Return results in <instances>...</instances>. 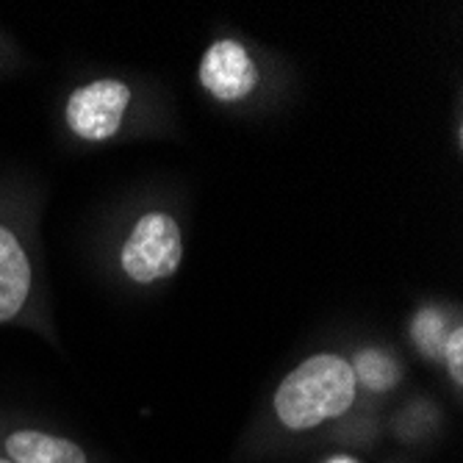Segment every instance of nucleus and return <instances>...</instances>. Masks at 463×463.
<instances>
[{
    "label": "nucleus",
    "instance_id": "obj_1",
    "mask_svg": "<svg viewBox=\"0 0 463 463\" xmlns=\"http://www.w3.org/2000/svg\"><path fill=\"white\" fill-rule=\"evenodd\" d=\"M51 333L48 288L36 247V208L23 189L0 186V327Z\"/></svg>",
    "mask_w": 463,
    "mask_h": 463
},
{
    "label": "nucleus",
    "instance_id": "obj_2",
    "mask_svg": "<svg viewBox=\"0 0 463 463\" xmlns=\"http://www.w3.org/2000/svg\"><path fill=\"white\" fill-rule=\"evenodd\" d=\"M358 400L353 364L339 353H317L294 366L275 389L272 408L291 433L317 430L342 419Z\"/></svg>",
    "mask_w": 463,
    "mask_h": 463
},
{
    "label": "nucleus",
    "instance_id": "obj_3",
    "mask_svg": "<svg viewBox=\"0 0 463 463\" xmlns=\"http://www.w3.org/2000/svg\"><path fill=\"white\" fill-rule=\"evenodd\" d=\"M184 250V231L175 214L164 208H150L131 222L119 244L117 264L131 283L156 286L181 269Z\"/></svg>",
    "mask_w": 463,
    "mask_h": 463
},
{
    "label": "nucleus",
    "instance_id": "obj_4",
    "mask_svg": "<svg viewBox=\"0 0 463 463\" xmlns=\"http://www.w3.org/2000/svg\"><path fill=\"white\" fill-rule=\"evenodd\" d=\"M134 87L117 75L78 83L64 98L61 119L72 139L83 145H106L119 137L134 106Z\"/></svg>",
    "mask_w": 463,
    "mask_h": 463
},
{
    "label": "nucleus",
    "instance_id": "obj_5",
    "mask_svg": "<svg viewBox=\"0 0 463 463\" xmlns=\"http://www.w3.org/2000/svg\"><path fill=\"white\" fill-rule=\"evenodd\" d=\"M261 80L264 75L256 53L233 36L214 39L197 61L200 90L222 106H239L250 100L259 92Z\"/></svg>",
    "mask_w": 463,
    "mask_h": 463
},
{
    "label": "nucleus",
    "instance_id": "obj_6",
    "mask_svg": "<svg viewBox=\"0 0 463 463\" xmlns=\"http://www.w3.org/2000/svg\"><path fill=\"white\" fill-rule=\"evenodd\" d=\"M0 455L12 463H90V455L75 441L36 428H12L0 433Z\"/></svg>",
    "mask_w": 463,
    "mask_h": 463
},
{
    "label": "nucleus",
    "instance_id": "obj_7",
    "mask_svg": "<svg viewBox=\"0 0 463 463\" xmlns=\"http://www.w3.org/2000/svg\"><path fill=\"white\" fill-rule=\"evenodd\" d=\"M350 364H353L358 386H364L369 392H392L402 377V369L397 366V361L381 350H364Z\"/></svg>",
    "mask_w": 463,
    "mask_h": 463
},
{
    "label": "nucleus",
    "instance_id": "obj_8",
    "mask_svg": "<svg viewBox=\"0 0 463 463\" xmlns=\"http://www.w3.org/2000/svg\"><path fill=\"white\" fill-rule=\"evenodd\" d=\"M452 325H447V314L441 308L428 306V308H422L413 317V322H411V339L428 358H439L441 345H444V335H447V330Z\"/></svg>",
    "mask_w": 463,
    "mask_h": 463
},
{
    "label": "nucleus",
    "instance_id": "obj_9",
    "mask_svg": "<svg viewBox=\"0 0 463 463\" xmlns=\"http://www.w3.org/2000/svg\"><path fill=\"white\" fill-rule=\"evenodd\" d=\"M439 361L444 364V369L449 372L452 383L460 386L463 383V322H455L447 335H444V345L439 353Z\"/></svg>",
    "mask_w": 463,
    "mask_h": 463
},
{
    "label": "nucleus",
    "instance_id": "obj_10",
    "mask_svg": "<svg viewBox=\"0 0 463 463\" xmlns=\"http://www.w3.org/2000/svg\"><path fill=\"white\" fill-rule=\"evenodd\" d=\"M20 64V51L14 42L0 31V72H9L12 67Z\"/></svg>",
    "mask_w": 463,
    "mask_h": 463
},
{
    "label": "nucleus",
    "instance_id": "obj_11",
    "mask_svg": "<svg viewBox=\"0 0 463 463\" xmlns=\"http://www.w3.org/2000/svg\"><path fill=\"white\" fill-rule=\"evenodd\" d=\"M327 463H358L355 458H350V455H335V458H330Z\"/></svg>",
    "mask_w": 463,
    "mask_h": 463
},
{
    "label": "nucleus",
    "instance_id": "obj_12",
    "mask_svg": "<svg viewBox=\"0 0 463 463\" xmlns=\"http://www.w3.org/2000/svg\"><path fill=\"white\" fill-rule=\"evenodd\" d=\"M0 463H12V460H9L6 455H0Z\"/></svg>",
    "mask_w": 463,
    "mask_h": 463
}]
</instances>
